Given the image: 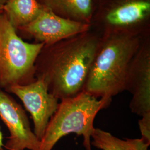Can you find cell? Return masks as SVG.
I'll list each match as a JSON object with an SVG mask.
<instances>
[{"label":"cell","instance_id":"52a82bcc","mask_svg":"<svg viewBox=\"0 0 150 150\" xmlns=\"http://www.w3.org/2000/svg\"><path fill=\"white\" fill-rule=\"evenodd\" d=\"M6 92L14 94L23 103L32 117L33 132L40 141L57 109L59 100L49 92L46 84L39 79L27 85L12 86Z\"/></svg>","mask_w":150,"mask_h":150},{"label":"cell","instance_id":"ba28073f","mask_svg":"<svg viewBox=\"0 0 150 150\" xmlns=\"http://www.w3.org/2000/svg\"><path fill=\"white\" fill-rule=\"evenodd\" d=\"M0 118L10 132L7 150H38L40 141L32 131L25 110L9 93L0 90Z\"/></svg>","mask_w":150,"mask_h":150},{"label":"cell","instance_id":"5bb4252c","mask_svg":"<svg viewBox=\"0 0 150 150\" xmlns=\"http://www.w3.org/2000/svg\"><path fill=\"white\" fill-rule=\"evenodd\" d=\"M0 150H5L4 144L3 141V134L0 128Z\"/></svg>","mask_w":150,"mask_h":150},{"label":"cell","instance_id":"277c9868","mask_svg":"<svg viewBox=\"0 0 150 150\" xmlns=\"http://www.w3.org/2000/svg\"><path fill=\"white\" fill-rule=\"evenodd\" d=\"M43 46L23 41L5 14H0V90L36 80L35 64Z\"/></svg>","mask_w":150,"mask_h":150},{"label":"cell","instance_id":"8fae6325","mask_svg":"<svg viewBox=\"0 0 150 150\" xmlns=\"http://www.w3.org/2000/svg\"><path fill=\"white\" fill-rule=\"evenodd\" d=\"M91 144L101 150H150V145L142 138L121 139L98 128L92 135Z\"/></svg>","mask_w":150,"mask_h":150},{"label":"cell","instance_id":"5b68a950","mask_svg":"<svg viewBox=\"0 0 150 150\" xmlns=\"http://www.w3.org/2000/svg\"><path fill=\"white\" fill-rule=\"evenodd\" d=\"M91 29L101 33L109 31H150V0H98Z\"/></svg>","mask_w":150,"mask_h":150},{"label":"cell","instance_id":"8992f818","mask_svg":"<svg viewBox=\"0 0 150 150\" xmlns=\"http://www.w3.org/2000/svg\"><path fill=\"white\" fill-rule=\"evenodd\" d=\"M125 91L132 95V112L140 117L150 114V33L144 38L129 64Z\"/></svg>","mask_w":150,"mask_h":150},{"label":"cell","instance_id":"7a4b0ae2","mask_svg":"<svg viewBox=\"0 0 150 150\" xmlns=\"http://www.w3.org/2000/svg\"><path fill=\"white\" fill-rule=\"evenodd\" d=\"M150 31H109L100 33L96 52L84 91L97 98L112 101L125 91L129 66Z\"/></svg>","mask_w":150,"mask_h":150},{"label":"cell","instance_id":"7c38bea8","mask_svg":"<svg viewBox=\"0 0 150 150\" xmlns=\"http://www.w3.org/2000/svg\"><path fill=\"white\" fill-rule=\"evenodd\" d=\"M42 8L36 0H7L3 12L17 31L32 21Z\"/></svg>","mask_w":150,"mask_h":150},{"label":"cell","instance_id":"3957f363","mask_svg":"<svg viewBox=\"0 0 150 150\" xmlns=\"http://www.w3.org/2000/svg\"><path fill=\"white\" fill-rule=\"evenodd\" d=\"M111 101L97 98L85 91L60 101L40 139L38 150H52L59 140L72 134L82 136L85 150H92L91 137L95 129V118L99 111L108 107Z\"/></svg>","mask_w":150,"mask_h":150},{"label":"cell","instance_id":"2e32d148","mask_svg":"<svg viewBox=\"0 0 150 150\" xmlns=\"http://www.w3.org/2000/svg\"><path fill=\"white\" fill-rule=\"evenodd\" d=\"M94 1V2H95V3L97 1H98V0H93Z\"/></svg>","mask_w":150,"mask_h":150},{"label":"cell","instance_id":"6da1fadb","mask_svg":"<svg viewBox=\"0 0 150 150\" xmlns=\"http://www.w3.org/2000/svg\"><path fill=\"white\" fill-rule=\"evenodd\" d=\"M100 33L91 29L43 46L35 64V78L43 81L59 101L84 91Z\"/></svg>","mask_w":150,"mask_h":150},{"label":"cell","instance_id":"9a60e30c","mask_svg":"<svg viewBox=\"0 0 150 150\" xmlns=\"http://www.w3.org/2000/svg\"><path fill=\"white\" fill-rule=\"evenodd\" d=\"M7 0H0V14L3 13L4 8Z\"/></svg>","mask_w":150,"mask_h":150},{"label":"cell","instance_id":"9c48e42d","mask_svg":"<svg viewBox=\"0 0 150 150\" xmlns=\"http://www.w3.org/2000/svg\"><path fill=\"white\" fill-rule=\"evenodd\" d=\"M91 29L89 23L64 18L42 8L32 21L18 30L34 38L35 42L46 45L87 32Z\"/></svg>","mask_w":150,"mask_h":150},{"label":"cell","instance_id":"4fadbf2b","mask_svg":"<svg viewBox=\"0 0 150 150\" xmlns=\"http://www.w3.org/2000/svg\"><path fill=\"white\" fill-rule=\"evenodd\" d=\"M139 126L141 138L150 144V114L141 117L139 121Z\"/></svg>","mask_w":150,"mask_h":150},{"label":"cell","instance_id":"30bf717a","mask_svg":"<svg viewBox=\"0 0 150 150\" xmlns=\"http://www.w3.org/2000/svg\"><path fill=\"white\" fill-rule=\"evenodd\" d=\"M43 8L62 17L91 25L93 0H36Z\"/></svg>","mask_w":150,"mask_h":150}]
</instances>
